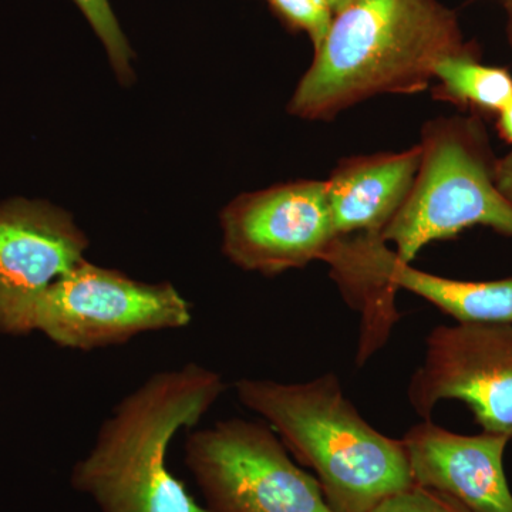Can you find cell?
<instances>
[{
    "instance_id": "cell-17",
    "label": "cell",
    "mask_w": 512,
    "mask_h": 512,
    "mask_svg": "<svg viewBox=\"0 0 512 512\" xmlns=\"http://www.w3.org/2000/svg\"><path fill=\"white\" fill-rule=\"evenodd\" d=\"M494 181L501 194L512 204V151L495 160Z\"/></svg>"
},
{
    "instance_id": "cell-4",
    "label": "cell",
    "mask_w": 512,
    "mask_h": 512,
    "mask_svg": "<svg viewBox=\"0 0 512 512\" xmlns=\"http://www.w3.org/2000/svg\"><path fill=\"white\" fill-rule=\"evenodd\" d=\"M409 197L380 234L404 264L431 242L483 225L512 237V204L494 181V157L476 119H439L421 131Z\"/></svg>"
},
{
    "instance_id": "cell-9",
    "label": "cell",
    "mask_w": 512,
    "mask_h": 512,
    "mask_svg": "<svg viewBox=\"0 0 512 512\" xmlns=\"http://www.w3.org/2000/svg\"><path fill=\"white\" fill-rule=\"evenodd\" d=\"M340 286L366 305H387L403 289L447 313L457 323H512V278L501 281H458L404 264L375 235L339 237L322 259Z\"/></svg>"
},
{
    "instance_id": "cell-13",
    "label": "cell",
    "mask_w": 512,
    "mask_h": 512,
    "mask_svg": "<svg viewBox=\"0 0 512 512\" xmlns=\"http://www.w3.org/2000/svg\"><path fill=\"white\" fill-rule=\"evenodd\" d=\"M433 96L457 106L500 113L512 97V76L500 67L478 63L471 52L441 59L434 69Z\"/></svg>"
},
{
    "instance_id": "cell-5",
    "label": "cell",
    "mask_w": 512,
    "mask_h": 512,
    "mask_svg": "<svg viewBox=\"0 0 512 512\" xmlns=\"http://www.w3.org/2000/svg\"><path fill=\"white\" fill-rule=\"evenodd\" d=\"M185 464L210 512H333L315 476L264 421L221 420L192 431Z\"/></svg>"
},
{
    "instance_id": "cell-18",
    "label": "cell",
    "mask_w": 512,
    "mask_h": 512,
    "mask_svg": "<svg viewBox=\"0 0 512 512\" xmlns=\"http://www.w3.org/2000/svg\"><path fill=\"white\" fill-rule=\"evenodd\" d=\"M498 131L507 143L512 144V97L498 113Z\"/></svg>"
},
{
    "instance_id": "cell-14",
    "label": "cell",
    "mask_w": 512,
    "mask_h": 512,
    "mask_svg": "<svg viewBox=\"0 0 512 512\" xmlns=\"http://www.w3.org/2000/svg\"><path fill=\"white\" fill-rule=\"evenodd\" d=\"M73 2L82 10L84 18L92 26L101 45L106 49L114 73L121 82L130 83L134 77L133 64H131L134 53L109 0H73Z\"/></svg>"
},
{
    "instance_id": "cell-15",
    "label": "cell",
    "mask_w": 512,
    "mask_h": 512,
    "mask_svg": "<svg viewBox=\"0 0 512 512\" xmlns=\"http://www.w3.org/2000/svg\"><path fill=\"white\" fill-rule=\"evenodd\" d=\"M286 25L302 30L318 50L328 35L333 13L326 0H266Z\"/></svg>"
},
{
    "instance_id": "cell-16",
    "label": "cell",
    "mask_w": 512,
    "mask_h": 512,
    "mask_svg": "<svg viewBox=\"0 0 512 512\" xmlns=\"http://www.w3.org/2000/svg\"><path fill=\"white\" fill-rule=\"evenodd\" d=\"M375 512H473L463 504L427 488L413 485L409 490L387 500Z\"/></svg>"
},
{
    "instance_id": "cell-12",
    "label": "cell",
    "mask_w": 512,
    "mask_h": 512,
    "mask_svg": "<svg viewBox=\"0 0 512 512\" xmlns=\"http://www.w3.org/2000/svg\"><path fill=\"white\" fill-rule=\"evenodd\" d=\"M420 158V146H414L402 153H380L340 161L326 181L338 237H380L409 197Z\"/></svg>"
},
{
    "instance_id": "cell-6",
    "label": "cell",
    "mask_w": 512,
    "mask_h": 512,
    "mask_svg": "<svg viewBox=\"0 0 512 512\" xmlns=\"http://www.w3.org/2000/svg\"><path fill=\"white\" fill-rule=\"evenodd\" d=\"M191 320V303L170 282L137 281L83 259L40 296L33 330L63 348L93 350L183 329Z\"/></svg>"
},
{
    "instance_id": "cell-11",
    "label": "cell",
    "mask_w": 512,
    "mask_h": 512,
    "mask_svg": "<svg viewBox=\"0 0 512 512\" xmlns=\"http://www.w3.org/2000/svg\"><path fill=\"white\" fill-rule=\"evenodd\" d=\"M402 440L417 487L446 494L473 512H512L504 467L508 437L487 431L466 436L429 419Z\"/></svg>"
},
{
    "instance_id": "cell-7",
    "label": "cell",
    "mask_w": 512,
    "mask_h": 512,
    "mask_svg": "<svg viewBox=\"0 0 512 512\" xmlns=\"http://www.w3.org/2000/svg\"><path fill=\"white\" fill-rule=\"evenodd\" d=\"M407 397L424 420L444 400L463 402L481 430L512 441V323L431 329Z\"/></svg>"
},
{
    "instance_id": "cell-19",
    "label": "cell",
    "mask_w": 512,
    "mask_h": 512,
    "mask_svg": "<svg viewBox=\"0 0 512 512\" xmlns=\"http://www.w3.org/2000/svg\"><path fill=\"white\" fill-rule=\"evenodd\" d=\"M353 2H355V0H326L329 9L332 10L333 16L338 15L342 10L349 8Z\"/></svg>"
},
{
    "instance_id": "cell-8",
    "label": "cell",
    "mask_w": 512,
    "mask_h": 512,
    "mask_svg": "<svg viewBox=\"0 0 512 512\" xmlns=\"http://www.w3.org/2000/svg\"><path fill=\"white\" fill-rule=\"evenodd\" d=\"M222 252L249 272L303 268L335 242L326 181L303 180L249 192L221 212Z\"/></svg>"
},
{
    "instance_id": "cell-10",
    "label": "cell",
    "mask_w": 512,
    "mask_h": 512,
    "mask_svg": "<svg viewBox=\"0 0 512 512\" xmlns=\"http://www.w3.org/2000/svg\"><path fill=\"white\" fill-rule=\"evenodd\" d=\"M89 239L72 215L46 202L0 205V328L33 330L43 292L83 261Z\"/></svg>"
},
{
    "instance_id": "cell-2",
    "label": "cell",
    "mask_w": 512,
    "mask_h": 512,
    "mask_svg": "<svg viewBox=\"0 0 512 512\" xmlns=\"http://www.w3.org/2000/svg\"><path fill=\"white\" fill-rule=\"evenodd\" d=\"M220 373L187 363L148 377L101 424L72 485L100 512H210L174 476L167 454L178 431L200 423L225 392Z\"/></svg>"
},
{
    "instance_id": "cell-3",
    "label": "cell",
    "mask_w": 512,
    "mask_h": 512,
    "mask_svg": "<svg viewBox=\"0 0 512 512\" xmlns=\"http://www.w3.org/2000/svg\"><path fill=\"white\" fill-rule=\"evenodd\" d=\"M235 392L312 471L333 512H375L413 487L403 440L370 426L335 373L302 383L245 377Z\"/></svg>"
},
{
    "instance_id": "cell-1",
    "label": "cell",
    "mask_w": 512,
    "mask_h": 512,
    "mask_svg": "<svg viewBox=\"0 0 512 512\" xmlns=\"http://www.w3.org/2000/svg\"><path fill=\"white\" fill-rule=\"evenodd\" d=\"M464 52L456 16L437 0H355L333 16L288 111L329 121L380 94L424 92L437 63Z\"/></svg>"
}]
</instances>
